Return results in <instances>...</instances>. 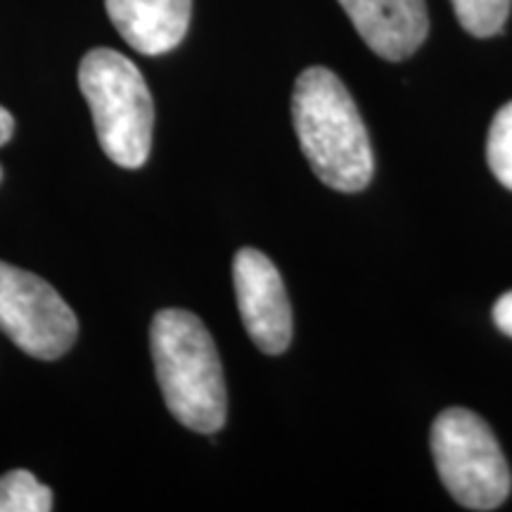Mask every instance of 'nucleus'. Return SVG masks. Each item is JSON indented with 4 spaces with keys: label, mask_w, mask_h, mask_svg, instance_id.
Listing matches in <instances>:
<instances>
[{
    "label": "nucleus",
    "mask_w": 512,
    "mask_h": 512,
    "mask_svg": "<svg viewBox=\"0 0 512 512\" xmlns=\"http://www.w3.org/2000/svg\"><path fill=\"white\" fill-rule=\"evenodd\" d=\"M292 121L313 174L339 192H361L373 181L375 159L361 114L342 79L328 67L299 74Z\"/></svg>",
    "instance_id": "obj_1"
},
{
    "label": "nucleus",
    "mask_w": 512,
    "mask_h": 512,
    "mask_svg": "<svg viewBox=\"0 0 512 512\" xmlns=\"http://www.w3.org/2000/svg\"><path fill=\"white\" fill-rule=\"evenodd\" d=\"M150 349L164 403L192 432H219L228 392L214 337L195 313L162 309L150 325Z\"/></svg>",
    "instance_id": "obj_2"
},
{
    "label": "nucleus",
    "mask_w": 512,
    "mask_h": 512,
    "mask_svg": "<svg viewBox=\"0 0 512 512\" xmlns=\"http://www.w3.org/2000/svg\"><path fill=\"white\" fill-rule=\"evenodd\" d=\"M79 88L100 147L117 166L140 169L150 157L155 105L145 76L126 55L93 48L79 64Z\"/></svg>",
    "instance_id": "obj_3"
},
{
    "label": "nucleus",
    "mask_w": 512,
    "mask_h": 512,
    "mask_svg": "<svg viewBox=\"0 0 512 512\" xmlns=\"http://www.w3.org/2000/svg\"><path fill=\"white\" fill-rule=\"evenodd\" d=\"M432 456L448 494L463 508L496 510L508 498V460L489 425L467 408H446L434 420Z\"/></svg>",
    "instance_id": "obj_4"
},
{
    "label": "nucleus",
    "mask_w": 512,
    "mask_h": 512,
    "mask_svg": "<svg viewBox=\"0 0 512 512\" xmlns=\"http://www.w3.org/2000/svg\"><path fill=\"white\" fill-rule=\"evenodd\" d=\"M0 332L24 354L55 361L72 349L79 320L53 285L0 261Z\"/></svg>",
    "instance_id": "obj_5"
},
{
    "label": "nucleus",
    "mask_w": 512,
    "mask_h": 512,
    "mask_svg": "<svg viewBox=\"0 0 512 512\" xmlns=\"http://www.w3.org/2000/svg\"><path fill=\"white\" fill-rule=\"evenodd\" d=\"M233 285L252 342L264 354H283L292 342V309L273 261L259 249H240L233 259Z\"/></svg>",
    "instance_id": "obj_6"
},
{
    "label": "nucleus",
    "mask_w": 512,
    "mask_h": 512,
    "mask_svg": "<svg viewBox=\"0 0 512 512\" xmlns=\"http://www.w3.org/2000/svg\"><path fill=\"white\" fill-rule=\"evenodd\" d=\"M368 48L384 60L411 57L430 31L425 0H339Z\"/></svg>",
    "instance_id": "obj_7"
},
{
    "label": "nucleus",
    "mask_w": 512,
    "mask_h": 512,
    "mask_svg": "<svg viewBox=\"0 0 512 512\" xmlns=\"http://www.w3.org/2000/svg\"><path fill=\"white\" fill-rule=\"evenodd\" d=\"M105 8L133 50L164 55L188 34L192 0H105Z\"/></svg>",
    "instance_id": "obj_8"
},
{
    "label": "nucleus",
    "mask_w": 512,
    "mask_h": 512,
    "mask_svg": "<svg viewBox=\"0 0 512 512\" xmlns=\"http://www.w3.org/2000/svg\"><path fill=\"white\" fill-rule=\"evenodd\" d=\"M53 491L29 470H12L0 477V512H48Z\"/></svg>",
    "instance_id": "obj_9"
},
{
    "label": "nucleus",
    "mask_w": 512,
    "mask_h": 512,
    "mask_svg": "<svg viewBox=\"0 0 512 512\" xmlns=\"http://www.w3.org/2000/svg\"><path fill=\"white\" fill-rule=\"evenodd\" d=\"M460 27L477 38L501 34L512 0H451Z\"/></svg>",
    "instance_id": "obj_10"
},
{
    "label": "nucleus",
    "mask_w": 512,
    "mask_h": 512,
    "mask_svg": "<svg viewBox=\"0 0 512 512\" xmlns=\"http://www.w3.org/2000/svg\"><path fill=\"white\" fill-rule=\"evenodd\" d=\"M486 159H489L491 174L501 181V185L512 190V100L503 105L491 121Z\"/></svg>",
    "instance_id": "obj_11"
},
{
    "label": "nucleus",
    "mask_w": 512,
    "mask_h": 512,
    "mask_svg": "<svg viewBox=\"0 0 512 512\" xmlns=\"http://www.w3.org/2000/svg\"><path fill=\"white\" fill-rule=\"evenodd\" d=\"M494 323L503 335L512 337V290L505 292L494 306Z\"/></svg>",
    "instance_id": "obj_12"
},
{
    "label": "nucleus",
    "mask_w": 512,
    "mask_h": 512,
    "mask_svg": "<svg viewBox=\"0 0 512 512\" xmlns=\"http://www.w3.org/2000/svg\"><path fill=\"white\" fill-rule=\"evenodd\" d=\"M12 133H15V117L5 110L3 105H0V147H3L8 140L12 138Z\"/></svg>",
    "instance_id": "obj_13"
},
{
    "label": "nucleus",
    "mask_w": 512,
    "mask_h": 512,
    "mask_svg": "<svg viewBox=\"0 0 512 512\" xmlns=\"http://www.w3.org/2000/svg\"><path fill=\"white\" fill-rule=\"evenodd\" d=\"M0 181H3V169H0Z\"/></svg>",
    "instance_id": "obj_14"
}]
</instances>
